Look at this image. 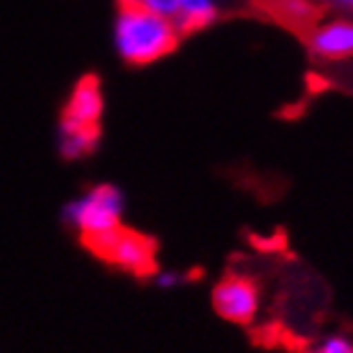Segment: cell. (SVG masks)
<instances>
[{
	"mask_svg": "<svg viewBox=\"0 0 353 353\" xmlns=\"http://www.w3.org/2000/svg\"><path fill=\"white\" fill-rule=\"evenodd\" d=\"M307 49L320 62L353 59V18L341 16L315 21L307 28Z\"/></svg>",
	"mask_w": 353,
	"mask_h": 353,
	"instance_id": "obj_6",
	"label": "cell"
},
{
	"mask_svg": "<svg viewBox=\"0 0 353 353\" xmlns=\"http://www.w3.org/2000/svg\"><path fill=\"white\" fill-rule=\"evenodd\" d=\"M330 6H336V8H343V10H353V0H325Z\"/></svg>",
	"mask_w": 353,
	"mask_h": 353,
	"instance_id": "obj_12",
	"label": "cell"
},
{
	"mask_svg": "<svg viewBox=\"0 0 353 353\" xmlns=\"http://www.w3.org/2000/svg\"><path fill=\"white\" fill-rule=\"evenodd\" d=\"M218 18V3L215 0H179L172 23L179 34H192L200 28L210 26Z\"/></svg>",
	"mask_w": 353,
	"mask_h": 353,
	"instance_id": "obj_7",
	"label": "cell"
},
{
	"mask_svg": "<svg viewBox=\"0 0 353 353\" xmlns=\"http://www.w3.org/2000/svg\"><path fill=\"white\" fill-rule=\"evenodd\" d=\"M90 251L108 261L115 269H123L131 274L154 272V243L146 236L128 228H115L103 239L90 243Z\"/></svg>",
	"mask_w": 353,
	"mask_h": 353,
	"instance_id": "obj_4",
	"label": "cell"
},
{
	"mask_svg": "<svg viewBox=\"0 0 353 353\" xmlns=\"http://www.w3.org/2000/svg\"><path fill=\"white\" fill-rule=\"evenodd\" d=\"M125 197L115 185H95L64 205V223L85 243L103 239L123 225Z\"/></svg>",
	"mask_w": 353,
	"mask_h": 353,
	"instance_id": "obj_3",
	"label": "cell"
},
{
	"mask_svg": "<svg viewBox=\"0 0 353 353\" xmlns=\"http://www.w3.org/2000/svg\"><path fill=\"white\" fill-rule=\"evenodd\" d=\"M305 353H353V338L333 333V336H325V338H320V341H315Z\"/></svg>",
	"mask_w": 353,
	"mask_h": 353,
	"instance_id": "obj_9",
	"label": "cell"
},
{
	"mask_svg": "<svg viewBox=\"0 0 353 353\" xmlns=\"http://www.w3.org/2000/svg\"><path fill=\"white\" fill-rule=\"evenodd\" d=\"M179 31L169 18L146 6H121L113 23L115 54L131 67H149L161 62L179 44Z\"/></svg>",
	"mask_w": 353,
	"mask_h": 353,
	"instance_id": "obj_1",
	"label": "cell"
},
{
	"mask_svg": "<svg viewBox=\"0 0 353 353\" xmlns=\"http://www.w3.org/2000/svg\"><path fill=\"white\" fill-rule=\"evenodd\" d=\"M269 6L276 16H282L287 23L294 26H312L315 23V8L310 0H269Z\"/></svg>",
	"mask_w": 353,
	"mask_h": 353,
	"instance_id": "obj_8",
	"label": "cell"
},
{
	"mask_svg": "<svg viewBox=\"0 0 353 353\" xmlns=\"http://www.w3.org/2000/svg\"><path fill=\"white\" fill-rule=\"evenodd\" d=\"M212 307L228 323L248 325L254 323L261 310V292L243 274H228L212 290Z\"/></svg>",
	"mask_w": 353,
	"mask_h": 353,
	"instance_id": "obj_5",
	"label": "cell"
},
{
	"mask_svg": "<svg viewBox=\"0 0 353 353\" xmlns=\"http://www.w3.org/2000/svg\"><path fill=\"white\" fill-rule=\"evenodd\" d=\"M185 282H187L185 272H176V269H161V272H157L154 269V284L159 290H176V287H182Z\"/></svg>",
	"mask_w": 353,
	"mask_h": 353,
	"instance_id": "obj_10",
	"label": "cell"
},
{
	"mask_svg": "<svg viewBox=\"0 0 353 353\" xmlns=\"http://www.w3.org/2000/svg\"><path fill=\"white\" fill-rule=\"evenodd\" d=\"M176 3H179V0H141V6H146L149 10L159 13V16L169 18V21H172L176 13Z\"/></svg>",
	"mask_w": 353,
	"mask_h": 353,
	"instance_id": "obj_11",
	"label": "cell"
},
{
	"mask_svg": "<svg viewBox=\"0 0 353 353\" xmlns=\"http://www.w3.org/2000/svg\"><path fill=\"white\" fill-rule=\"evenodd\" d=\"M118 3H121V6H139L141 0H118Z\"/></svg>",
	"mask_w": 353,
	"mask_h": 353,
	"instance_id": "obj_13",
	"label": "cell"
},
{
	"mask_svg": "<svg viewBox=\"0 0 353 353\" xmlns=\"http://www.w3.org/2000/svg\"><path fill=\"white\" fill-rule=\"evenodd\" d=\"M103 110L105 95L97 77L88 74L72 85L57 125V146L64 159L80 161L95 154L103 136Z\"/></svg>",
	"mask_w": 353,
	"mask_h": 353,
	"instance_id": "obj_2",
	"label": "cell"
}]
</instances>
